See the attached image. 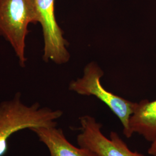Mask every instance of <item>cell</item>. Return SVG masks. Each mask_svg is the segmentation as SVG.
Masks as SVG:
<instances>
[{"label": "cell", "mask_w": 156, "mask_h": 156, "mask_svg": "<svg viewBox=\"0 0 156 156\" xmlns=\"http://www.w3.org/2000/svg\"><path fill=\"white\" fill-rule=\"evenodd\" d=\"M62 114L59 109L41 108L38 103L27 105L19 93L0 103V156L5 154L8 140L13 134L25 129L57 126L56 120Z\"/></svg>", "instance_id": "6da1fadb"}, {"label": "cell", "mask_w": 156, "mask_h": 156, "mask_svg": "<svg viewBox=\"0 0 156 156\" xmlns=\"http://www.w3.org/2000/svg\"><path fill=\"white\" fill-rule=\"evenodd\" d=\"M38 22L34 0H0V35L11 45L23 67L28 25Z\"/></svg>", "instance_id": "7a4b0ae2"}, {"label": "cell", "mask_w": 156, "mask_h": 156, "mask_svg": "<svg viewBox=\"0 0 156 156\" xmlns=\"http://www.w3.org/2000/svg\"><path fill=\"white\" fill-rule=\"evenodd\" d=\"M103 71L94 62H90L84 69L83 76L72 81L69 86L70 90L78 94L93 95L103 102L117 116L123 127V134L130 138L129 119L134 111L135 102L126 100L105 89L101 83Z\"/></svg>", "instance_id": "3957f363"}, {"label": "cell", "mask_w": 156, "mask_h": 156, "mask_svg": "<svg viewBox=\"0 0 156 156\" xmlns=\"http://www.w3.org/2000/svg\"><path fill=\"white\" fill-rule=\"evenodd\" d=\"M80 133L77 136L79 147L88 149L98 156H145L131 151L118 135L111 131L109 138L101 131L102 124L94 117L84 115L79 118Z\"/></svg>", "instance_id": "277c9868"}, {"label": "cell", "mask_w": 156, "mask_h": 156, "mask_svg": "<svg viewBox=\"0 0 156 156\" xmlns=\"http://www.w3.org/2000/svg\"><path fill=\"white\" fill-rule=\"evenodd\" d=\"M55 1L34 0V2L44 34L43 58L45 62L51 60L62 64L68 62L70 55L67 49L68 43L63 37V32L56 20Z\"/></svg>", "instance_id": "5b68a950"}, {"label": "cell", "mask_w": 156, "mask_h": 156, "mask_svg": "<svg viewBox=\"0 0 156 156\" xmlns=\"http://www.w3.org/2000/svg\"><path fill=\"white\" fill-rule=\"evenodd\" d=\"M49 151L50 156H98L94 153L72 145L61 128L57 126L41 127L30 129Z\"/></svg>", "instance_id": "8992f818"}, {"label": "cell", "mask_w": 156, "mask_h": 156, "mask_svg": "<svg viewBox=\"0 0 156 156\" xmlns=\"http://www.w3.org/2000/svg\"><path fill=\"white\" fill-rule=\"evenodd\" d=\"M134 133L143 136L150 142H156V100H143L135 103L129 119L130 138Z\"/></svg>", "instance_id": "52a82bcc"}, {"label": "cell", "mask_w": 156, "mask_h": 156, "mask_svg": "<svg viewBox=\"0 0 156 156\" xmlns=\"http://www.w3.org/2000/svg\"><path fill=\"white\" fill-rule=\"evenodd\" d=\"M148 153L152 156H156V142L152 143L151 147L148 150Z\"/></svg>", "instance_id": "ba28073f"}]
</instances>
